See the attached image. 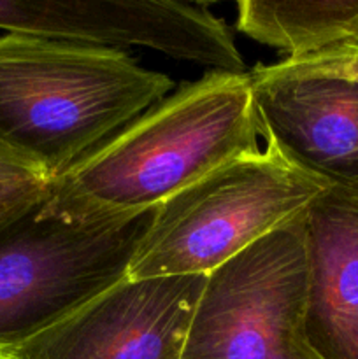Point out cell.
<instances>
[{"instance_id":"cell-12","label":"cell","mask_w":358,"mask_h":359,"mask_svg":"<svg viewBox=\"0 0 358 359\" xmlns=\"http://www.w3.org/2000/svg\"><path fill=\"white\" fill-rule=\"evenodd\" d=\"M30 182H49L44 175L18 156L16 153L9 151L7 147L0 146V186L11 184H30Z\"/></svg>"},{"instance_id":"cell-11","label":"cell","mask_w":358,"mask_h":359,"mask_svg":"<svg viewBox=\"0 0 358 359\" xmlns=\"http://www.w3.org/2000/svg\"><path fill=\"white\" fill-rule=\"evenodd\" d=\"M284 69L298 74H314V76L340 77V79L357 81L358 83V44H346L307 58L290 62H279Z\"/></svg>"},{"instance_id":"cell-2","label":"cell","mask_w":358,"mask_h":359,"mask_svg":"<svg viewBox=\"0 0 358 359\" xmlns=\"http://www.w3.org/2000/svg\"><path fill=\"white\" fill-rule=\"evenodd\" d=\"M114 48L0 37V146L51 182L171 91Z\"/></svg>"},{"instance_id":"cell-13","label":"cell","mask_w":358,"mask_h":359,"mask_svg":"<svg viewBox=\"0 0 358 359\" xmlns=\"http://www.w3.org/2000/svg\"><path fill=\"white\" fill-rule=\"evenodd\" d=\"M49 182H30V184L0 186V219L41 198Z\"/></svg>"},{"instance_id":"cell-4","label":"cell","mask_w":358,"mask_h":359,"mask_svg":"<svg viewBox=\"0 0 358 359\" xmlns=\"http://www.w3.org/2000/svg\"><path fill=\"white\" fill-rule=\"evenodd\" d=\"M48 189V188H46ZM154 210L74 221L41 198L0 219V354L123 280Z\"/></svg>"},{"instance_id":"cell-8","label":"cell","mask_w":358,"mask_h":359,"mask_svg":"<svg viewBox=\"0 0 358 359\" xmlns=\"http://www.w3.org/2000/svg\"><path fill=\"white\" fill-rule=\"evenodd\" d=\"M248 74L267 146L325 184L358 189L357 81L298 74L281 63Z\"/></svg>"},{"instance_id":"cell-14","label":"cell","mask_w":358,"mask_h":359,"mask_svg":"<svg viewBox=\"0 0 358 359\" xmlns=\"http://www.w3.org/2000/svg\"><path fill=\"white\" fill-rule=\"evenodd\" d=\"M357 44H358V42H357Z\"/></svg>"},{"instance_id":"cell-9","label":"cell","mask_w":358,"mask_h":359,"mask_svg":"<svg viewBox=\"0 0 358 359\" xmlns=\"http://www.w3.org/2000/svg\"><path fill=\"white\" fill-rule=\"evenodd\" d=\"M304 332L319 359H358V189L329 186L305 210Z\"/></svg>"},{"instance_id":"cell-1","label":"cell","mask_w":358,"mask_h":359,"mask_svg":"<svg viewBox=\"0 0 358 359\" xmlns=\"http://www.w3.org/2000/svg\"><path fill=\"white\" fill-rule=\"evenodd\" d=\"M248 72H209L119 130L46 189L51 212L74 221L132 217L258 151Z\"/></svg>"},{"instance_id":"cell-5","label":"cell","mask_w":358,"mask_h":359,"mask_svg":"<svg viewBox=\"0 0 358 359\" xmlns=\"http://www.w3.org/2000/svg\"><path fill=\"white\" fill-rule=\"evenodd\" d=\"M305 212L207 273L181 359H319L305 340Z\"/></svg>"},{"instance_id":"cell-10","label":"cell","mask_w":358,"mask_h":359,"mask_svg":"<svg viewBox=\"0 0 358 359\" xmlns=\"http://www.w3.org/2000/svg\"><path fill=\"white\" fill-rule=\"evenodd\" d=\"M237 30L290 62L358 42V0L237 4Z\"/></svg>"},{"instance_id":"cell-3","label":"cell","mask_w":358,"mask_h":359,"mask_svg":"<svg viewBox=\"0 0 358 359\" xmlns=\"http://www.w3.org/2000/svg\"><path fill=\"white\" fill-rule=\"evenodd\" d=\"M326 188L272 146L237 158L154 210L126 277L207 276L305 212Z\"/></svg>"},{"instance_id":"cell-7","label":"cell","mask_w":358,"mask_h":359,"mask_svg":"<svg viewBox=\"0 0 358 359\" xmlns=\"http://www.w3.org/2000/svg\"><path fill=\"white\" fill-rule=\"evenodd\" d=\"M206 279L125 277L0 359H181Z\"/></svg>"},{"instance_id":"cell-6","label":"cell","mask_w":358,"mask_h":359,"mask_svg":"<svg viewBox=\"0 0 358 359\" xmlns=\"http://www.w3.org/2000/svg\"><path fill=\"white\" fill-rule=\"evenodd\" d=\"M0 28L76 44L144 46L167 56L244 72L225 21L200 4L125 0H0Z\"/></svg>"}]
</instances>
